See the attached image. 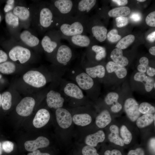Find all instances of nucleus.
I'll return each instance as SVG.
<instances>
[{
	"label": "nucleus",
	"instance_id": "nucleus-1",
	"mask_svg": "<svg viewBox=\"0 0 155 155\" xmlns=\"http://www.w3.org/2000/svg\"><path fill=\"white\" fill-rule=\"evenodd\" d=\"M88 20L87 15L73 16L58 19L55 29L59 32L62 39L78 34H86Z\"/></svg>",
	"mask_w": 155,
	"mask_h": 155
},
{
	"label": "nucleus",
	"instance_id": "nucleus-2",
	"mask_svg": "<svg viewBox=\"0 0 155 155\" xmlns=\"http://www.w3.org/2000/svg\"><path fill=\"white\" fill-rule=\"evenodd\" d=\"M38 19V25L42 31L55 29L57 18L50 3H42L39 10Z\"/></svg>",
	"mask_w": 155,
	"mask_h": 155
},
{
	"label": "nucleus",
	"instance_id": "nucleus-3",
	"mask_svg": "<svg viewBox=\"0 0 155 155\" xmlns=\"http://www.w3.org/2000/svg\"><path fill=\"white\" fill-rule=\"evenodd\" d=\"M50 3L57 20L74 16L76 0H55Z\"/></svg>",
	"mask_w": 155,
	"mask_h": 155
},
{
	"label": "nucleus",
	"instance_id": "nucleus-4",
	"mask_svg": "<svg viewBox=\"0 0 155 155\" xmlns=\"http://www.w3.org/2000/svg\"><path fill=\"white\" fill-rule=\"evenodd\" d=\"M61 82V93L69 98L74 104H84L86 99L82 90L74 82L63 81Z\"/></svg>",
	"mask_w": 155,
	"mask_h": 155
},
{
	"label": "nucleus",
	"instance_id": "nucleus-5",
	"mask_svg": "<svg viewBox=\"0 0 155 155\" xmlns=\"http://www.w3.org/2000/svg\"><path fill=\"white\" fill-rule=\"evenodd\" d=\"M48 31L42 38L40 44L45 52L48 54H54L61 43V36L59 32L55 29Z\"/></svg>",
	"mask_w": 155,
	"mask_h": 155
},
{
	"label": "nucleus",
	"instance_id": "nucleus-6",
	"mask_svg": "<svg viewBox=\"0 0 155 155\" xmlns=\"http://www.w3.org/2000/svg\"><path fill=\"white\" fill-rule=\"evenodd\" d=\"M71 111L73 123L75 125L84 127L89 126L92 123V116L85 106L76 107Z\"/></svg>",
	"mask_w": 155,
	"mask_h": 155
},
{
	"label": "nucleus",
	"instance_id": "nucleus-7",
	"mask_svg": "<svg viewBox=\"0 0 155 155\" xmlns=\"http://www.w3.org/2000/svg\"><path fill=\"white\" fill-rule=\"evenodd\" d=\"M72 78L78 86L88 94L94 86V79L82 69H78L73 71Z\"/></svg>",
	"mask_w": 155,
	"mask_h": 155
},
{
	"label": "nucleus",
	"instance_id": "nucleus-8",
	"mask_svg": "<svg viewBox=\"0 0 155 155\" xmlns=\"http://www.w3.org/2000/svg\"><path fill=\"white\" fill-rule=\"evenodd\" d=\"M56 64L61 68L68 65L74 57V53L68 45L61 43L54 54Z\"/></svg>",
	"mask_w": 155,
	"mask_h": 155
},
{
	"label": "nucleus",
	"instance_id": "nucleus-9",
	"mask_svg": "<svg viewBox=\"0 0 155 155\" xmlns=\"http://www.w3.org/2000/svg\"><path fill=\"white\" fill-rule=\"evenodd\" d=\"M23 78L26 83L35 88L43 87L47 83L45 76L38 71H29L23 75Z\"/></svg>",
	"mask_w": 155,
	"mask_h": 155
},
{
	"label": "nucleus",
	"instance_id": "nucleus-10",
	"mask_svg": "<svg viewBox=\"0 0 155 155\" xmlns=\"http://www.w3.org/2000/svg\"><path fill=\"white\" fill-rule=\"evenodd\" d=\"M55 115L57 124L61 129L67 130L71 128L73 125L71 111L62 107L55 110Z\"/></svg>",
	"mask_w": 155,
	"mask_h": 155
},
{
	"label": "nucleus",
	"instance_id": "nucleus-11",
	"mask_svg": "<svg viewBox=\"0 0 155 155\" xmlns=\"http://www.w3.org/2000/svg\"><path fill=\"white\" fill-rule=\"evenodd\" d=\"M81 66L82 69L94 79H102L105 76L106 69L103 65L101 64L91 65L84 55L81 59Z\"/></svg>",
	"mask_w": 155,
	"mask_h": 155
},
{
	"label": "nucleus",
	"instance_id": "nucleus-12",
	"mask_svg": "<svg viewBox=\"0 0 155 155\" xmlns=\"http://www.w3.org/2000/svg\"><path fill=\"white\" fill-rule=\"evenodd\" d=\"M10 59L13 61H19L21 64L28 61L31 56V53L29 49L20 45L13 47L9 53Z\"/></svg>",
	"mask_w": 155,
	"mask_h": 155
},
{
	"label": "nucleus",
	"instance_id": "nucleus-13",
	"mask_svg": "<svg viewBox=\"0 0 155 155\" xmlns=\"http://www.w3.org/2000/svg\"><path fill=\"white\" fill-rule=\"evenodd\" d=\"M139 104L133 98H129L125 100L124 109L129 119L132 122H134L140 116L141 113L139 111Z\"/></svg>",
	"mask_w": 155,
	"mask_h": 155
},
{
	"label": "nucleus",
	"instance_id": "nucleus-14",
	"mask_svg": "<svg viewBox=\"0 0 155 155\" xmlns=\"http://www.w3.org/2000/svg\"><path fill=\"white\" fill-rule=\"evenodd\" d=\"M35 104V100L31 97L23 98L17 105L16 111L19 115L28 117L32 113Z\"/></svg>",
	"mask_w": 155,
	"mask_h": 155
},
{
	"label": "nucleus",
	"instance_id": "nucleus-15",
	"mask_svg": "<svg viewBox=\"0 0 155 155\" xmlns=\"http://www.w3.org/2000/svg\"><path fill=\"white\" fill-rule=\"evenodd\" d=\"M46 101L49 108L56 110L63 107L65 99L61 93L51 90L47 94Z\"/></svg>",
	"mask_w": 155,
	"mask_h": 155
},
{
	"label": "nucleus",
	"instance_id": "nucleus-16",
	"mask_svg": "<svg viewBox=\"0 0 155 155\" xmlns=\"http://www.w3.org/2000/svg\"><path fill=\"white\" fill-rule=\"evenodd\" d=\"M96 0H76L74 16H87L96 4Z\"/></svg>",
	"mask_w": 155,
	"mask_h": 155
},
{
	"label": "nucleus",
	"instance_id": "nucleus-17",
	"mask_svg": "<svg viewBox=\"0 0 155 155\" xmlns=\"http://www.w3.org/2000/svg\"><path fill=\"white\" fill-rule=\"evenodd\" d=\"M50 144V140L47 137L40 136L36 140L26 141L24 143V146L27 151L32 152L38 149L46 148Z\"/></svg>",
	"mask_w": 155,
	"mask_h": 155
},
{
	"label": "nucleus",
	"instance_id": "nucleus-18",
	"mask_svg": "<svg viewBox=\"0 0 155 155\" xmlns=\"http://www.w3.org/2000/svg\"><path fill=\"white\" fill-rule=\"evenodd\" d=\"M72 46L77 47H87L90 46L91 40L90 37L86 34H78L64 37Z\"/></svg>",
	"mask_w": 155,
	"mask_h": 155
},
{
	"label": "nucleus",
	"instance_id": "nucleus-19",
	"mask_svg": "<svg viewBox=\"0 0 155 155\" xmlns=\"http://www.w3.org/2000/svg\"><path fill=\"white\" fill-rule=\"evenodd\" d=\"M105 138V132L100 129L86 135L83 139V144L95 147L99 144L103 142Z\"/></svg>",
	"mask_w": 155,
	"mask_h": 155
},
{
	"label": "nucleus",
	"instance_id": "nucleus-20",
	"mask_svg": "<svg viewBox=\"0 0 155 155\" xmlns=\"http://www.w3.org/2000/svg\"><path fill=\"white\" fill-rule=\"evenodd\" d=\"M51 117L49 111L44 108L39 110L36 112L33 120L34 126L37 128H42L48 123Z\"/></svg>",
	"mask_w": 155,
	"mask_h": 155
},
{
	"label": "nucleus",
	"instance_id": "nucleus-21",
	"mask_svg": "<svg viewBox=\"0 0 155 155\" xmlns=\"http://www.w3.org/2000/svg\"><path fill=\"white\" fill-rule=\"evenodd\" d=\"M119 98L118 94L113 92L108 93L104 97V102L107 105L111 106V110L114 113H118L122 109L121 104L118 101Z\"/></svg>",
	"mask_w": 155,
	"mask_h": 155
},
{
	"label": "nucleus",
	"instance_id": "nucleus-22",
	"mask_svg": "<svg viewBox=\"0 0 155 155\" xmlns=\"http://www.w3.org/2000/svg\"><path fill=\"white\" fill-rule=\"evenodd\" d=\"M87 32H90L93 37L100 42L104 41L106 38L107 30L102 25L96 24L90 26L87 24Z\"/></svg>",
	"mask_w": 155,
	"mask_h": 155
},
{
	"label": "nucleus",
	"instance_id": "nucleus-23",
	"mask_svg": "<svg viewBox=\"0 0 155 155\" xmlns=\"http://www.w3.org/2000/svg\"><path fill=\"white\" fill-rule=\"evenodd\" d=\"M112 121V118L109 111L104 109L101 110L96 115L95 123L98 128L103 129L109 125Z\"/></svg>",
	"mask_w": 155,
	"mask_h": 155
},
{
	"label": "nucleus",
	"instance_id": "nucleus-24",
	"mask_svg": "<svg viewBox=\"0 0 155 155\" xmlns=\"http://www.w3.org/2000/svg\"><path fill=\"white\" fill-rule=\"evenodd\" d=\"M20 38L24 44L31 47L37 46L40 43L38 38L28 30H23L20 34Z\"/></svg>",
	"mask_w": 155,
	"mask_h": 155
},
{
	"label": "nucleus",
	"instance_id": "nucleus-25",
	"mask_svg": "<svg viewBox=\"0 0 155 155\" xmlns=\"http://www.w3.org/2000/svg\"><path fill=\"white\" fill-rule=\"evenodd\" d=\"M110 133L108 139L111 143L120 146H123L125 144L119 134V128L115 124L111 125L109 128Z\"/></svg>",
	"mask_w": 155,
	"mask_h": 155
},
{
	"label": "nucleus",
	"instance_id": "nucleus-26",
	"mask_svg": "<svg viewBox=\"0 0 155 155\" xmlns=\"http://www.w3.org/2000/svg\"><path fill=\"white\" fill-rule=\"evenodd\" d=\"M133 78L136 81L142 83L144 85L146 91L147 92H150L154 88L153 84L155 82L154 79L145 73L137 72L135 74Z\"/></svg>",
	"mask_w": 155,
	"mask_h": 155
},
{
	"label": "nucleus",
	"instance_id": "nucleus-27",
	"mask_svg": "<svg viewBox=\"0 0 155 155\" xmlns=\"http://www.w3.org/2000/svg\"><path fill=\"white\" fill-rule=\"evenodd\" d=\"M107 71L109 73L114 72L119 79L124 78L127 75V71L125 67L120 66L113 61L108 62L106 66Z\"/></svg>",
	"mask_w": 155,
	"mask_h": 155
},
{
	"label": "nucleus",
	"instance_id": "nucleus-28",
	"mask_svg": "<svg viewBox=\"0 0 155 155\" xmlns=\"http://www.w3.org/2000/svg\"><path fill=\"white\" fill-rule=\"evenodd\" d=\"M110 57L113 62L123 67L127 66L129 63L127 58L123 55L122 49L116 48L111 52Z\"/></svg>",
	"mask_w": 155,
	"mask_h": 155
},
{
	"label": "nucleus",
	"instance_id": "nucleus-29",
	"mask_svg": "<svg viewBox=\"0 0 155 155\" xmlns=\"http://www.w3.org/2000/svg\"><path fill=\"white\" fill-rule=\"evenodd\" d=\"M12 12L22 22L27 21L29 19L30 13L29 9L24 6L17 5L14 7Z\"/></svg>",
	"mask_w": 155,
	"mask_h": 155
},
{
	"label": "nucleus",
	"instance_id": "nucleus-30",
	"mask_svg": "<svg viewBox=\"0 0 155 155\" xmlns=\"http://www.w3.org/2000/svg\"><path fill=\"white\" fill-rule=\"evenodd\" d=\"M155 116L154 113L143 114L140 116L136 121L137 127L139 128H143L150 125L154 122Z\"/></svg>",
	"mask_w": 155,
	"mask_h": 155
},
{
	"label": "nucleus",
	"instance_id": "nucleus-31",
	"mask_svg": "<svg viewBox=\"0 0 155 155\" xmlns=\"http://www.w3.org/2000/svg\"><path fill=\"white\" fill-rule=\"evenodd\" d=\"M75 155H100L95 147L83 144L73 152Z\"/></svg>",
	"mask_w": 155,
	"mask_h": 155
},
{
	"label": "nucleus",
	"instance_id": "nucleus-32",
	"mask_svg": "<svg viewBox=\"0 0 155 155\" xmlns=\"http://www.w3.org/2000/svg\"><path fill=\"white\" fill-rule=\"evenodd\" d=\"M119 134L125 144L128 145L131 143L133 139V135L126 125L123 124L121 126Z\"/></svg>",
	"mask_w": 155,
	"mask_h": 155
},
{
	"label": "nucleus",
	"instance_id": "nucleus-33",
	"mask_svg": "<svg viewBox=\"0 0 155 155\" xmlns=\"http://www.w3.org/2000/svg\"><path fill=\"white\" fill-rule=\"evenodd\" d=\"M90 47V48L89 47L88 48L95 53L94 59L96 61H100L106 57V51L105 47L97 45H94Z\"/></svg>",
	"mask_w": 155,
	"mask_h": 155
},
{
	"label": "nucleus",
	"instance_id": "nucleus-34",
	"mask_svg": "<svg viewBox=\"0 0 155 155\" xmlns=\"http://www.w3.org/2000/svg\"><path fill=\"white\" fill-rule=\"evenodd\" d=\"M130 11V9L127 7H121L110 10L108 14L110 17H125L128 15Z\"/></svg>",
	"mask_w": 155,
	"mask_h": 155
},
{
	"label": "nucleus",
	"instance_id": "nucleus-35",
	"mask_svg": "<svg viewBox=\"0 0 155 155\" xmlns=\"http://www.w3.org/2000/svg\"><path fill=\"white\" fill-rule=\"evenodd\" d=\"M12 96L11 93L9 91L3 92L1 95V105L4 110H9L12 105Z\"/></svg>",
	"mask_w": 155,
	"mask_h": 155
},
{
	"label": "nucleus",
	"instance_id": "nucleus-36",
	"mask_svg": "<svg viewBox=\"0 0 155 155\" xmlns=\"http://www.w3.org/2000/svg\"><path fill=\"white\" fill-rule=\"evenodd\" d=\"M16 66L13 62L6 61L0 63V72L5 74H10L14 73Z\"/></svg>",
	"mask_w": 155,
	"mask_h": 155
},
{
	"label": "nucleus",
	"instance_id": "nucleus-37",
	"mask_svg": "<svg viewBox=\"0 0 155 155\" xmlns=\"http://www.w3.org/2000/svg\"><path fill=\"white\" fill-rule=\"evenodd\" d=\"M5 20L6 24L13 28H16L19 25L20 21L18 18L12 11L6 13Z\"/></svg>",
	"mask_w": 155,
	"mask_h": 155
},
{
	"label": "nucleus",
	"instance_id": "nucleus-38",
	"mask_svg": "<svg viewBox=\"0 0 155 155\" xmlns=\"http://www.w3.org/2000/svg\"><path fill=\"white\" fill-rule=\"evenodd\" d=\"M135 37L133 35L130 34L122 38L117 43L116 47L121 49L127 48L134 41Z\"/></svg>",
	"mask_w": 155,
	"mask_h": 155
},
{
	"label": "nucleus",
	"instance_id": "nucleus-39",
	"mask_svg": "<svg viewBox=\"0 0 155 155\" xmlns=\"http://www.w3.org/2000/svg\"><path fill=\"white\" fill-rule=\"evenodd\" d=\"M139 111L143 114H154L155 112V108L150 103L144 102L139 105Z\"/></svg>",
	"mask_w": 155,
	"mask_h": 155
},
{
	"label": "nucleus",
	"instance_id": "nucleus-40",
	"mask_svg": "<svg viewBox=\"0 0 155 155\" xmlns=\"http://www.w3.org/2000/svg\"><path fill=\"white\" fill-rule=\"evenodd\" d=\"M140 64L145 66L147 69L146 73L147 75L150 77H153L155 75V69L150 67L149 65V61L148 59L145 57L140 58L139 60Z\"/></svg>",
	"mask_w": 155,
	"mask_h": 155
},
{
	"label": "nucleus",
	"instance_id": "nucleus-41",
	"mask_svg": "<svg viewBox=\"0 0 155 155\" xmlns=\"http://www.w3.org/2000/svg\"><path fill=\"white\" fill-rule=\"evenodd\" d=\"M121 38V36L118 34L117 30L114 29L110 31L107 34L106 38L108 40L111 42H117Z\"/></svg>",
	"mask_w": 155,
	"mask_h": 155
},
{
	"label": "nucleus",
	"instance_id": "nucleus-42",
	"mask_svg": "<svg viewBox=\"0 0 155 155\" xmlns=\"http://www.w3.org/2000/svg\"><path fill=\"white\" fill-rule=\"evenodd\" d=\"M1 145L2 149L6 153H10L13 150L14 144L11 141H4L3 142Z\"/></svg>",
	"mask_w": 155,
	"mask_h": 155
},
{
	"label": "nucleus",
	"instance_id": "nucleus-43",
	"mask_svg": "<svg viewBox=\"0 0 155 155\" xmlns=\"http://www.w3.org/2000/svg\"><path fill=\"white\" fill-rule=\"evenodd\" d=\"M146 24L151 27L155 26V11L150 13L146 17Z\"/></svg>",
	"mask_w": 155,
	"mask_h": 155
},
{
	"label": "nucleus",
	"instance_id": "nucleus-44",
	"mask_svg": "<svg viewBox=\"0 0 155 155\" xmlns=\"http://www.w3.org/2000/svg\"><path fill=\"white\" fill-rule=\"evenodd\" d=\"M116 25L117 27L121 28L126 26L128 23V19L125 17H117L116 18Z\"/></svg>",
	"mask_w": 155,
	"mask_h": 155
},
{
	"label": "nucleus",
	"instance_id": "nucleus-45",
	"mask_svg": "<svg viewBox=\"0 0 155 155\" xmlns=\"http://www.w3.org/2000/svg\"><path fill=\"white\" fill-rule=\"evenodd\" d=\"M144 150L141 147H138L135 150H131L129 151L127 155H145Z\"/></svg>",
	"mask_w": 155,
	"mask_h": 155
},
{
	"label": "nucleus",
	"instance_id": "nucleus-46",
	"mask_svg": "<svg viewBox=\"0 0 155 155\" xmlns=\"http://www.w3.org/2000/svg\"><path fill=\"white\" fill-rule=\"evenodd\" d=\"M131 20L135 22H139L142 19V16L140 13L137 12H133L130 16Z\"/></svg>",
	"mask_w": 155,
	"mask_h": 155
},
{
	"label": "nucleus",
	"instance_id": "nucleus-47",
	"mask_svg": "<svg viewBox=\"0 0 155 155\" xmlns=\"http://www.w3.org/2000/svg\"><path fill=\"white\" fill-rule=\"evenodd\" d=\"M104 155H122L121 152L119 150L114 149L111 150H107L104 153Z\"/></svg>",
	"mask_w": 155,
	"mask_h": 155
},
{
	"label": "nucleus",
	"instance_id": "nucleus-48",
	"mask_svg": "<svg viewBox=\"0 0 155 155\" xmlns=\"http://www.w3.org/2000/svg\"><path fill=\"white\" fill-rule=\"evenodd\" d=\"M7 59V54L3 50H0V63L6 61Z\"/></svg>",
	"mask_w": 155,
	"mask_h": 155
},
{
	"label": "nucleus",
	"instance_id": "nucleus-49",
	"mask_svg": "<svg viewBox=\"0 0 155 155\" xmlns=\"http://www.w3.org/2000/svg\"><path fill=\"white\" fill-rule=\"evenodd\" d=\"M27 155H51L50 153L46 152H41L37 150L28 153Z\"/></svg>",
	"mask_w": 155,
	"mask_h": 155
},
{
	"label": "nucleus",
	"instance_id": "nucleus-50",
	"mask_svg": "<svg viewBox=\"0 0 155 155\" xmlns=\"http://www.w3.org/2000/svg\"><path fill=\"white\" fill-rule=\"evenodd\" d=\"M14 5L6 3L4 8V11L7 13L13 10L14 7Z\"/></svg>",
	"mask_w": 155,
	"mask_h": 155
},
{
	"label": "nucleus",
	"instance_id": "nucleus-51",
	"mask_svg": "<svg viewBox=\"0 0 155 155\" xmlns=\"http://www.w3.org/2000/svg\"><path fill=\"white\" fill-rule=\"evenodd\" d=\"M112 1L119 5H125L128 2L127 0H113Z\"/></svg>",
	"mask_w": 155,
	"mask_h": 155
},
{
	"label": "nucleus",
	"instance_id": "nucleus-52",
	"mask_svg": "<svg viewBox=\"0 0 155 155\" xmlns=\"http://www.w3.org/2000/svg\"><path fill=\"white\" fill-rule=\"evenodd\" d=\"M137 69L139 72L142 73H145L147 70V69L145 66L140 64L138 65Z\"/></svg>",
	"mask_w": 155,
	"mask_h": 155
},
{
	"label": "nucleus",
	"instance_id": "nucleus-53",
	"mask_svg": "<svg viewBox=\"0 0 155 155\" xmlns=\"http://www.w3.org/2000/svg\"><path fill=\"white\" fill-rule=\"evenodd\" d=\"M147 39L149 41L153 42L155 40V31H154L148 35Z\"/></svg>",
	"mask_w": 155,
	"mask_h": 155
},
{
	"label": "nucleus",
	"instance_id": "nucleus-54",
	"mask_svg": "<svg viewBox=\"0 0 155 155\" xmlns=\"http://www.w3.org/2000/svg\"><path fill=\"white\" fill-rule=\"evenodd\" d=\"M155 138L153 137L151 139L149 142V146L150 148L155 152Z\"/></svg>",
	"mask_w": 155,
	"mask_h": 155
},
{
	"label": "nucleus",
	"instance_id": "nucleus-55",
	"mask_svg": "<svg viewBox=\"0 0 155 155\" xmlns=\"http://www.w3.org/2000/svg\"><path fill=\"white\" fill-rule=\"evenodd\" d=\"M149 53L152 55H155V46L151 47L149 49Z\"/></svg>",
	"mask_w": 155,
	"mask_h": 155
},
{
	"label": "nucleus",
	"instance_id": "nucleus-56",
	"mask_svg": "<svg viewBox=\"0 0 155 155\" xmlns=\"http://www.w3.org/2000/svg\"><path fill=\"white\" fill-rule=\"evenodd\" d=\"M2 148L1 143L0 142V155H2Z\"/></svg>",
	"mask_w": 155,
	"mask_h": 155
},
{
	"label": "nucleus",
	"instance_id": "nucleus-57",
	"mask_svg": "<svg viewBox=\"0 0 155 155\" xmlns=\"http://www.w3.org/2000/svg\"><path fill=\"white\" fill-rule=\"evenodd\" d=\"M137 1L140 2H143L146 1L145 0H137Z\"/></svg>",
	"mask_w": 155,
	"mask_h": 155
},
{
	"label": "nucleus",
	"instance_id": "nucleus-58",
	"mask_svg": "<svg viewBox=\"0 0 155 155\" xmlns=\"http://www.w3.org/2000/svg\"><path fill=\"white\" fill-rule=\"evenodd\" d=\"M1 94L0 93V107L1 106Z\"/></svg>",
	"mask_w": 155,
	"mask_h": 155
},
{
	"label": "nucleus",
	"instance_id": "nucleus-59",
	"mask_svg": "<svg viewBox=\"0 0 155 155\" xmlns=\"http://www.w3.org/2000/svg\"><path fill=\"white\" fill-rule=\"evenodd\" d=\"M155 82L153 84V88H155Z\"/></svg>",
	"mask_w": 155,
	"mask_h": 155
},
{
	"label": "nucleus",
	"instance_id": "nucleus-60",
	"mask_svg": "<svg viewBox=\"0 0 155 155\" xmlns=\"http://www.w3.org/2000/svg\"><path fill=\"white\" fill-rule=\"evenodd\" d=\"M2 77V75L1 74H0V79Z\"/></svg>",
	"mask_w": 155,
	"mask_h": 155
},
{
	"label": "nucleus",
	"instance_id": "nucleus-61",
	"mask_svg": "<svg viewBox=\"0 0 155 155\" xmlns=\"http://www.w3.org/2000/svg\"><path fill=\"white\" fill-rule=\"evenodd\" d=\"M1 15H0V22H1Z\"/></svg>",
	"mask_w": 155,
	"mask_h": 155
},
{
	"label": "nucleus",
	"instance_id": "nucleus-62",
	"mask_svg": "<svg viewBox=\"0 0 155 155\" xmlns=\"http://www.w3.org/2000/svg\"><path fill=\"white\" fill-rule=\"evenodd\" d=\"M73 155H74V154H73Z\"/></svg>",
	"mask_w": 155,
	"mask_h": 155
}]
</instances>
